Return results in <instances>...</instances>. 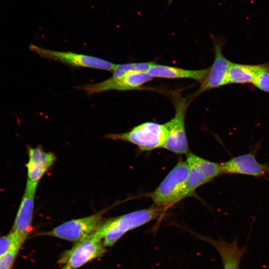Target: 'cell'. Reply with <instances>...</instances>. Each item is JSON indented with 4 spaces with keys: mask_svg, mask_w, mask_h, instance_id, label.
I'll return each instance as SVG.
<instances>
[{
    "mask_svg": "<svg viewBox=\"0 0 269 269\" xmlns=\"http://www.w3.org/2000/svg\"><path fill=\"white\" fill-rule=\"evenodd\" d=\"M106 252L103 240L95 231L75 243L70 250L63 254L58 262L65 264L71 269H77Z\"/></svg>",
    "mask_w": 269,
    "mask_h": 269,
    "instance_id": "obj_5",
    "label": "cell"
},
{
    "mask_svg": "<svg viewBox=\"0 0 269 269\" xmlns=\"http://www.w3.org/2000/svg\"><path fill=\"white\" fill-rule=\"evenodd\" d=\"M20 248L14 244L0 257V269H10Z\"/></svg>",
    "mask_w": 269,
    "mask_h": 269,
    "instance_id": "obj_19",
    "label": "cell"
},
{
    "mask_svg": "<svg viewBox=\"0 0 269 269\" xmlns=\"http://www.w3.org/2000/svg\"><path fill=\"white\" fill-rule=\"evenodd\" d=\"M214 51V59L205 80L196 93V95L206 91L227 85V74L231 61L222 52L224 41L221 38L212 36Z\"/></svg>",
    "mask_w": 269,
    "mask_h": 269,
    "instance_id": "obj_11",
    "label": "cell"
},
{
    "mask_svg": "<svg viewBox=\"0 0 269 269\" xmlns=\"http://www.w3.org/2000/svg\"><path fill=\"white\" fill-rule=\"evenodd\" d=\"M165 210L156 205L102 221L95 232L105 247L113 246L128 232L163 216Z\"/></svg>",
    "mask_w": 269,
    "mask_h": 269,
    "instance_id": "obj_1",
    "label": "cell"
},
{
    "mask_svg": "<svg viewBox=\"0 0 269 269\" xmlns=\"http://www.w3.org/2000/svg\"><path fill=\"white\" fill-rule=\"evenodd\" d=\"M28 160L25 164L27 169L26 186L37 188L38 183L45 173L56 160L55 154L44 151L41 146L28 148Z\"/></svg>",
    "mask_w": 269,
    "mask_h": 269,
    "instance_id": "obj_12",
    "label": "cell"
},
{
    "mask_svg": "<svg viewBox=\"0 0 269 269\" xmlns=\"http://www.w3.org/2000/svg\"><path fill=\"white\" fill-rule=\"evenodd\" d=\"M260 66L261 64H243L231 62L227 74V84H252Z\"/></svg>",
    "mask_w": 269,
    "mask_h": 269,
    "instance_id": "obj_16",
    "label": "cell"
},
{
    "mask_svg": "<svg viewBox=\"0 0 269 269\" xmlns=\"http://www.w3.org/2000/svg\"><path fill=\"white\" fill-rule=\"evenodd\" d=\"M60 269H70L69 267H68L67 265H65Z\"/></svg>",
    "mask_w": 269,
    "mask_h": 269,
    "instance_id": "obj_21",
    "label": "cell"
},
{
    "mask_svg": "<svg viewBox=\"0 0 269 269\" xmlns=\"http://www.w3.org/2000/svg\"><path fill=\"white\" fill-rule=\"evenodd\" d=\"M186 155L189 171L183 199L191 196L197 188L222 174L221 163L212 162L190 152Z\"/></svg>",
    "mask_w": 269,
    "mask_h": 269,
    "instance_id": "obj_8",
    "label": "cell"
},
{
    "mask_svg": "<svg viewBox=\"0 0 269 269\" xmlns=\"http://www.w3.org/2000/svg\"><path fill=\"white\" fill-rule=\"evenodd\" d=\"M168 134L164 124L147 122L126 133L108 134L105 138L128 142L136 145L140 150L149 151L162 148Z\"/></svg>",
    "mask_w": 269,
    "mask_h": 269,
    "instance_id": "obj_3",
    "label": "cell"
},
{
    "mask_svg": "<svg viewBox=\"0 0 269 269\" xmlns=\"http://www.w3.org/2000/svg\"><path fill=\"white\" fill-rule=\"evenodd\" d=\"M252 84L259 90L269 93V62L261 64L259 71Z\"/></svg>",
    "mask_w": 269,
    "mask_h": 269,
    "instance_id": "obj_18",
    "label": "cell"
},
{
    "mask_svg": "<svg viewBox=\"0 0 269 269\" xmlns=\"http://www.w3.org/2000/svg\"><path fill=\"white\" fill-rule=\"evenodd\" d=\"M36 188L25 186V189L10 232L14 243L21 247L32 230V221Z\"/></svg>",
    "mask_w": 269,
    "mask_h": 269,
    "instance_id": "obj_10",
    "label": "cell"
},
{
    "mask_svg": "<svg viewBox=\"0 0 269 269\" xmlns=\"http://www.w3.org/2000/svg\"><path fill=\"white\" fill-rule=\"evenodd\" d=\"M188 105V102L185 99L176 98L174 100V116L170 121L164 124L168 134L162 148L176 154H187L189 152L185 127Z\"/></svg>",
    "mask_w": 269,
    "mask_h": 269,
    "instance_id": "obj_7",
    "label": "cell"
},
{
    "mask_svg": "<svg viewBox=\"0 0 269 269\" xmlns=\"http://www.w3.org/2000/svg\"><path fill=\"white\" fill-rule=\"evenodd\" d=\"M222 173L240 174L254 176L269 174V164L259 163L253 153L233 157L221 163Z\"/></svg>",
    "mask_w": 269,
    "mask_h": 269,
    "instance_id": "obj_13",
    "label": "cell"
},
{
    "mask_svg": "<svg viewBox=\"0 0 269 269\" xmlns=\"http://www.w3.org/2000/svg\"><path fill=\"white\" fill-rule=\"evenodd\" d=\"M111 208L84 217L65 222L42 235L52 236L76 243L93 233L102 221L104 214Z\"/></svg>",
    "mask_w": 269,
    "mask_h": 269,
    "instance_id": "obj_4",
    "label": "cell"
},
{
    "mask_svg": "<svg viewBox=\"0 0 269 269\" xmlns=\"http://www.w3.org/2000/svg\"><path fill=\"white\" fill-rule=\"evenodd\" d=\"M198 238L213 246L220 255L224 269H239L241 259L246 252L245 247L240 248L236 240L231 243L210 237L197 235Z\"/></svg>",
    "mask_w": 269,
    "mask_h": 269,
    "instance_id": "obj_14",
    "label": "cell"
},
{
    "mask_svg": "<svg viewBox=\"0 0 269 269\" xmlns=\"http://www.w3.org/2000/svg\"><path fill=\"white\" fill-rule=\"evenodd\" d=\"M14 244L15 245L10 233L0 238V257L8 251Z\"/></svg>",
    "mask_w": 269,
    "mask_h": 269,
    "instance_id": "obj_20",
    "label": "cell"
},
{
    "mask_svg": "<svg viewBox=\"0 0 269 269\" xmlns=\"http://www.w3.org/2000/svg\"><path fill=\"white\" fill-rule=\"evenodd\" d=\"M29 49L41 57L59 62L73 67L89 68L113 71L116 64L99 57L70 51L47 49L30 44Z\"/></svg>",
    "mask_w": 269,
    "mask_h": 269,
    "instance_id": "obj_6",
    "label": "cell"
},
{
    "mask_svg": "<svg viewBox=\"0 0 269 269\" xmlns=\"http://www.w3.org/2000/svg\"><path fill=\"white\" fill-rule=\"evenodd\" d=\"M188 171L186 161H179L158 186L148 194L154 205L166 210L182 200Z\"/></svg>",
    "mask_w": 269,
    "mask_h": 269,
    "instance_id": "obj_2",
    "label": "cell"
},
{
    "mask_svg": "<svg viewBox=\"0 0 269 269\" xmlns=\"http://www.w3.org/2000/svg\"><path fill=\"white\" fill-rule=\"evenodd\" d=\"M153 77L146 73L131 71L118 78L111 77L105 81L92 84L77 86L88 95L100 94L110 90L126 91L136 90Z\"/></svg>",
    "mask_w": 269,
    "mask_h": 269,
    "instance_id": "obj_9",
    "label": "cell"
},
{
    "mask_svg": "<svg viewBox=\"0 0 269 269\" xmlns=\"http://www.w3.org/2000/svg\"><path fill=\"white\" fill-rule=\"evenodd\" d=\"M154 64L153 62H137L116 65L113 70V78H118L125 74L131 72L146 73L148 70Z\"/></svg>",
    "mask_w": 269,
    "mask_h": 269,
    "instance_id": "obj_17",
    "label": "cell"
},
{
    "mask_svg": "<svg viewBox=\"0 0 269 269\" xmlns=\"http://www.w3.org/2000/svg\"><path fill=\"white\" fill-rule=\"evenodd\" d=\"M173 0H167V5H170Z\"/></svg>",
    "mask_w": 269,
    "mask_h": 269,
    "instance_id": "obj_22",
    "label": "cell"
},
{
    "mask_svg": "<svg viewBox=\"0 0 269 269\" xmlns=\"http://www.w3.org/2000/svg\"><path fill=\"white\" fill-rule=\"evenodd\" d=\"M208 71L209 68L200 70H188L154 63L146 73L153 78H187L202 83L206 79Z\"/></svg>",
    "mask_w": 269,
    "mask_h": 269,
    "instance_id": "obj_15",
    "label": "cell"
}]
</instances>
